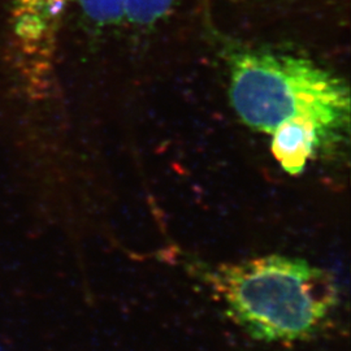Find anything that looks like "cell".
<instances>
[{
  "instance_id": "1",
  "label": "cell",
  "mask_w": 351,
  "mask_h": 351,
  "mask_svg": "<svg viewBox=\"0 0 351 351\" xmlns=\"http://www.w3.org/2000/svg\"><path fill=\"white\" fill-rule=\"evenodd\" d=\"M226 315L251 339L310 341L332 324L339 294L332 276L306 261L268 255L220 265L208 275Z\"/></svg>"
},
{
  "instance_id": "2",
  "label": "cell",
  "mask_w": 351,
  "mask_h": 351,
  "mask_svg": "<svg viewBox=\"0 0 351 351\" xmlns=\"http://www.w3.org/2000/svg\"><path fill=\"white\" fill-rule=\"evenodd\" d=\"M229 95L239 119L272 133L291 119L313 121L323 138L349 126L348 85L311 60L271 51H243L230 62Z\"/></svg>"
},
{
  "instance_id": "3",
  "label": "cell",
  "mask_w": 351,
  "mask_h": 351,
  "mask_svg": "<svg viewBox=\"0 0 351 351\" xmlns=\"http://www.w3.org/2000/svg\"><path fill=\"white\" fill-rule=\"evenodd\" d=\"M68 1L11 0L13 45L32 88H42L49 77L59 17Z\"/></svg>"
},
{
  "instance_id": "4",
  "label": "cell",
  "mask_w": 351,
  "mask_h": 351,
  "mask_svg": "<svg viewBox=\"0 0 351 351\" xmlns=\"http://www.w3.org/2000/svg\"><path fill=\"white\" fill-rule=\"evenodd\" d=\"M272 134V152L290 175H300L322 143V136L313 121L291 119L277 126Z\"/></svg>"
},
{
  "instance_id": "5",
  "label": "cell",
  "mask_w": 351,
  "mask_h": 351,
  "mask_svg": "<svg viewBox=\"0 0 351 351\" xmlns=\"http://www.w3.org/2000/svg\"><path fill=\"white\" fill-rule=\"evenodd\" d=\"M175 0H126L125 19L136 25L149 26L163 19Z\"/></svg>"
},
{
  "instance_id": "6",
  "label": "cell",
  "mask_w": 351,
  "mask_h": 351,
  "mask_svg": "<svg viewBox=\"0 0 351 351\" xmlns=\"http://www.w3.org/2000/svg\"><path fill=\"white\" fill-rule=\"evenodd\" d=\"M81 8L90 21L108 25L125 19L126 0H80Z\"/></svg>"
}]
</instances>
